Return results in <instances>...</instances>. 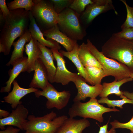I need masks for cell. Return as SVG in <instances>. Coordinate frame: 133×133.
Masks as SVG:
<instances>
[{
    "mask_svg": "<svg viewBox=\"0 0 133 133\" xmlns=\"http://www.w3.org/2000/svg\"><path fill=\"white\" fill-rule=\"evenodd\" d=\"M34 4L30 11L39 25L49 29L57 24L59 14L50 0H33Z\"/></svg>",
    "mask_w": 133,
    "mask_h": 133,
    "instance_id": "cell-7",
    "label": "cell"
},
{
    "mask_svg": "<svg viewBox=\"0 0 133 133\" xmlns=\"http://www.w3.org/2000/svg\"><path fill=\"white\" fill-rule=\"evenodd\" d=\"M108 123L106 125H104L100 127L99 133H116V130L112 127L109 131H108L107 128Z\"/></svg>",
    "mask_w": 133,
    "mask_h": 133,
    "instance_id": "cell-35",
    "label": "cell"
},
{
    "mask_svg": "<svg viewBox=\"0 0 133 133\" xmlns=\"http://www.w3.org/2000/svg\"><path fill=\"white\" fill-rule=\"evenodd\" d=\"M25 47V52L28 56L27 71L30 73L34 71L35 62L39 58L41 52L38 42L32 37Z\"/></svg>",
    "mask_w": 133,
    "mask_h": 133,
    "instance_id": "cell-20",
    "label": "cell"
},
{
    "mask_svg": "<svg viewBox=\"0 0 133 133\" xmlns=\"http://www.w3.org/2000/svg\"><path fill=\"white\" fill-rule=\"evenodd\" d=\"M85 68L86 72L85 81L92 86L101 84L102 79L107 76L102 68L93 66H87Z\"/></svg>",
    "mask_w": 133,
    "mask_h": 133,
    "instance_id": "cell-25",
    "label": "cell"
},
{
    "mask_svg": "<svg viewBox=\"0 0 133 133\" xmlns=\"http://www.w3.org/2000/svg\"><path fill=\"white\" fill-rule=\"evenodd\" d=\"M120 38L130 41L133 40V27L125 28L122 31L113 34Z\"/></svg>",
    "mask_w": 133,
    "mask_h": 133,
    "instance_id": "cell-31",
    "label": "cell"
},
{
    "mask_svg": "<svg viewBox=\"0 0 133 133\" xmlns=\"http://www.w3.org/2000/svg\"><path fill=\"white\" fill-rule=\"evenodd\" d=\"M74 0H51L56 13L59 14L67 8L69 7Z\"/></svg>",
    "mask_w": 133,
    "mask_h": 133,
    "instance_id": "cell-29",
    "label": "cell"
},
{
    "mask_svg": "<svg viewBox=\"0 0 133 133\" xmlns=\"http://www.w3.org/2000/svg\"><path fill=\"white\" fill-rule=\"evenodd\" d=\"M90 125L89 121L86 118L78 119L67 117L55 133H82Z\"/></svg>",
    "mask_w": 133,
    "mask_h": 133,
    "instance_id": "cell-16",
    "label": "cell"
},
{
    "mask_svg": "<svg viewBox=\"0 0 133 133\" xmlns=\"http://www.w3.org/2000/svg\"><path fill=\"white\" fill-rule=\"evenodd\" d=\"M78 56L84 67L93 66L102 69V66L90 51L86 44L84 42L79 46Z\"/></svg>",
    "mask_w": 133,
    "mask_h": 133,
    "instance_id": "cell-23",
    "label": "cell"
},
{
    "mask_svg": "<svg viewBox=\"0 0 133 133\" xmlns=\"http://www.w3.org/2000/svg\"><path fill=\"white\" fill-rule=\"evenodd\" d=\"M27 60L28 57H24L16 60L12 64L13 68L9 71V79L6 83V86L1 88L0 92L9 93L11 84L21 72L27 71Z\"/></svg>",
    "mask_w": 133,
    "mask_h": 133,
    "instance_id": "cell-18",
    "label": "cell"
},
{
    "mask_svg": "<svg viewBox=\"0 0 133 133\" xmlns=\"http://www.w3.org/2000/svg\"><path fill=\"white\" fill-rule=\"evenodd\" d=\"M42 31L47 39H52L60 43L67 51H72L77 43V41L71 39L61 32L57 24L49 29Z\"/></svg>",
    "mask_w": 133,
    "mask_h": 133,
    "instance_id": "cell-13",
    "label": "cell"
},
{
    "mask_svg": "<svg viewBox=\"0 0 133 133\" xmlns=\"http://www.w3.org/2000/svg\"><path fill=\"white\" fill-rule=\"evenodd\" d=\"M133 80L132 78L129 77L119 81L114 80L110 83L104 82L102 84V91L99 96L102 97H107L109 95L113 94L119 96L123 95V91L120 90V87L123 84Z\"/></svg>",
    "mask_w": 133,
    "mask_h": 133,
    "instance_id": "cell-22",
    "label": "cell"
},
{
    "mask_svg": "<svg viewBox=\"0 0 133 133\" xmlns=\"http://www.w3.org/2000/svg\"><path fill=\"white\" fill-rule=\"evenodd\" d=\"M34 93L37 98L43 96L47 98V108L50 109L55 108L58 110L62 109L66 106L71 96L69 91H58L50 83L44 90H39Z\"/></svg>",
    "mask_w": 133,
    "mask_h": 133,
    "instance_id": "cell-8",
    "label": "cell"
},
{
    "mask_svg": "<svg viewBox=\"0 0 133 133\" xmlns=\"http://www.w3.org/2000/svg\"><path fill=\"white\" fill-rule=\"evenodd\" d=\"M32 37L28 29L17 41L12 44L14 47L10 60L6 64L7 66L11 65L14 61L24 57L23 53L25 50V46L27 42H29Z\"/></svg>",
    "mask_w": 133,
    "mask_h": 133,
    "instance_id": "cell-21",
    "label": "cell"
},
{
    "mask_svg": "<svg viewBox=\"0 0 133 133\" xmlns=\"http://www.w3.org/2000/svg\"><path fill=\"white\" fill-rule=\"evenodd\" d=\"M119 97L122 99L111 100L107 97H102L98 100V101L100 103L106 104L109 107H112L113 108L117 107L122 109L123 105L126 103L133 104V100L128 99L123 95H121Z\"/></svg>",
    "mask_w": 133,
    "mask_h": 133,
    "instance_id": "cell-26",
    "label": "cell"
},
{
    "mask_svg": "<svg viewBox=\"0 0 133 133\" xmlns=\"http://www.w3.org/2000/svg\"><path fill=\"white\" fill-rule=\"evenodd\" d=\"M34 71L33 77L29 86L30 87L40 88L43 90L49 83L47 70L40 58L35 62Z\"/></svg>",
    "mask_w": 133,
    "mask_h": 133,
    "instance_id": "cell-15",
    "label": "cell"
},
{
    "mask_svg": "<svg viewBox=\"0 0 133 133\" xmlns=\"http://www.w3.org/2000/svg\"><path fill=\"white\" fill-rule=\"evenodd\" d=\"M110 123L112 128L115 129L118 128L126 129L131 130L133 133V116L130 120L127 123H121L116 120H115Z\"/></svg>",
    "mask_w": 133,
    "mask_h": 133,
    "instance_id": "cell-32",
    "label": "cell"
},
{
    "mask_svg": "<svg viewBox=\"0 0 133 133\" xmlns=\"http://www.w3.org/2000/svg\"><path fill=\"white\" fill-rule=\"evenodd\" d=\"M52 51L57 63V68L54 79V83H61L64 85L70 82H74L79 76L76 73L68 70L65 66L63 55L57 49L52 48Z\"/></svg>",
    "mask_w": 133,
    "mask_h": 133,
    "instance_id": "cell-10",
    "label": "cell"
},
{
    "mask_svg": "<svg viewBox=\"0 0 133 133\" xmlns=\"http://www.w3.org/2000/svg\"><path fill=\"white\" fill-rule=\"evenodd\" d=\"M67 117L65 115L57 117L53 111L40 117L29 115L22 126L23 130L24 133H55Z\"/></svg>",
    "mask_w": 133,
    "mask_h": 133,
    "instance_id": "cell-3",
    "label": "cell"
},
{
    "mask_svg": "<svg viewBox=\"0 0 133 133\" xmlns=\"http://www.w3.org/2000/svg\"><path fill=\"white\" fill-rule=\"evenodd\" d=\"M124 4L126 9L127 16L126 19L121 25V29L125 28L133 27V7L130 6L126 0H120Z\"/></svg>",
    "mask_w": 133,
    "mask_h": 133,
    "instance_id": "cell-30",
    "label": "cell"
},
{
    "mask_svg": "<svg viewBox=\"0 0 133 133\" xmlns=\"http://www.w3.org/2000/svg\"><path fill=\"white\" fill-rule=\"evenodd\" d=\"M86 44L90 51L102 66L107 76H113L115 78V80L116 81L130 77L131 72L125 65L105 56L89 39H87Z\"/></svg>",
    "mask_w": 133,
    "mask_h": 133,
    "instance_id": "cell-6",
    "label": "cell"
},
{
    "mask_svg": "<svg viewBox=\"0 0 133 133\" xmlns=\"http://www.w3.org/2000/svg\"><path fill=\"white\" fill-rule=\"evenodd\" d=\"M123 95L129 99L133 100V92H130L128 91H123Z\"/></svg>",
    "mask_w": 133,
    "mask_h": 133,
    "instance_id": "cell-37",
    "label": "cell"
},
{
    "mask_svg": "<svg viewBox=\"0 0 133 133\" xmlns=\"http://www.w3.org/2000/svg\"><path fill=\"white\" fill-rule=\"evenodd\" d=\"M9 113L6 111L0 109V119L8 117L10 115Z\"/></svg>",
    "mask_w": 133,
    "mask_h": 133,
    "instance_id": "cell-36",
    "label": "cell"
},
{
    "mask_svg": "<svg viewBox=\"0 0 133 133\" xmlns=\"http://www.w3.org/2000/svg\"><path fill=\"white\" fill-rule=\"evenodd\" d=\"M130 77L133 79V73L131 72L130 74Z\"/></svg>",
    "mask_w": 133,
    "mask_h": 133,
    "instance_id": "cell-38",
    "label": "cell"
},
{
    "mask_svg": "<svg viewBox=\"0 0 133 133\" xmlns=\"http://www.w3.org/2000/svg\"><path fill=\"white\" fill-rule=\"evenodd\" d=\"M30 23L28 30L32 37L39 43L46 47L60 50L61 47L59 43L50 39H46L39 27L37 24L35 19L31 11L30 13Z\"/></svg>",
    "mask_w": 133,
    "mask_h": 133,
    "instance_id": "cell-17",
    "label": "cell"
},
{
    "mask_svg": "<svg viewBox=\"0 0 133 133\" xmlns=\"http://www.w3.org/2000/svg\"><path fill=\"white\" fill-rule=\"evenodd\" d=\"M38 44L41 52L39 58L47 70L49 82L53 83L57 68L53 62V60H56L55 59L51 49L48 48L39 42Z\"/></svg>",
    "mask_w": 133,
    "mask_h": 133,
    "instance_id": "cell-19",
    "label": "cell"
},
{
    "mask_svg": "<svg viewBox=\"0 0 133 133\" xmlns=\"http://www.w3.org/2000/svg\"><path fill=\"white\" fill-rule=\"evenodd\" d=\"M30 11L23 9L10 10L5 20L0 35V52L9 54L15 40L28 29Z\"/></svg>",
    "mask_w": 133,
    "mask_h": 133,
    "instance_id": "cell-1",
    "label": "cell"
},
{
    "mask_svg": "<svg viewBox=\"0 0 133 133\" xmlns=\"http://www.w3.org/2000/svg\"><path fill=\"white\" fill-rule=\"evenodd\" d=\"M119 111L116 108L105 107L100 104L96 98H91L86 102H74L69 109L68 114L70 117L79 116L83 118H90L102 122L104 119L102 115L104 113Z\"/></svg>",
    "mask_w": 133,
    "mask_h": 133,
    "instance_id": "cell-5",
    "label": "cell"
},
{
    "mask_svg": "<svg viewBox=\"0 0 133 133\" xmlns=\"http://www.w3.org/2000/svg\"><path fill=\"white\" fill-rule=\"evenodd\" d=\"M101 49L105 56L124 64L133 73V40L123 39L113 34Z\"/></svg>",
    "mask_w": 133,
    "mask_h": 133,
    "instance_id": "cell-2",
    "label": "cell"
},
{
    "mask_svg": "<svg viewBox=\"0 0 133 133\" xmlns=\"http://www.w3.org/2000/svg\"><path fill=\"white\" fill-rule=\"evenodd\" d=\"M93 3L88 5L80 15L81 19L86 28L97 16L109 10H113L118 15L111 0H93Z\"/></svg>",
    "mask_w": 133,
    "mask_h": 133,
    "instance_id": "cell-9",
    "label": "cell"
},
{
    "mask_svg": "<svg viewBox=\"0 0 133 133\" xmlns=\"http://www.w3.org/2000/svg\"><path fill=\"white\" fill-rule=\"evenodd\" d=\"M34 4L32 0H14L7 4V6L10 11L21 8L30 11Z\"/></svg>",
    "mask_w": 133,
    "mask_h": 133,
    "instance_id": "cell-27",
    "label": "cell"
},
{
    "mask_svg": "<svg viewBox=\"0 0 133 133\" xmlns=\"http://www.w3.org/2000/svg\"><path fill=\"white\" fill-rule=\"evenodd\" d=\"M13 88L11 91L3 98L4 101L11 104L12 108L16 109L19 104H22L21 99L26 95L35 92L39 90L38 88L30 87L28 88L20 87L15 80L13 82Z\"/></svg>",
    "mask_w": 133,
    "mask_h": 133,
    "instance_id": "cell-14",
    "label": "cell"
},
{
    "mask_svg": "<svg viewBox=\"0 0 133 133\" xmlns=\"http://www.w3.org/2000/svg\"><path fill=\"white\" fill-rule=\"evenodd\" d=\"M57 25L61 32L73 40H82L86 35L80 16L69 7L59 14Z\"/></svg>",
    "mask_w": 133,
    "mask_h": 133,
    "instance_id": "cell-4",
    "label": "cell"
},
{
    "mask_svg": "<svg viewBox=\"0 0 133 133\" xmlns=\"http://www.w3.org/2000/svg\"><path fill=\"white\" fill-rule=\"evenodd\" d=\"M0 11L2 12L5 20L10 13V11L6 4V0H0Z\"/></svg>",
    "mask_w": 133,
    "mask_h": 133,
    "instance_id": "cell-33",
    "label": "cell"
},
{
    "mask_svg": "<svg viewBox=\"0 0 133 133\" xmlns=\"http://www.w3.org/2000/svg\"><path fill=\"white\" fill-rule=\"evenodd\" d=\"M29 113L23 105H19L12 110L8 117L0 119V128L3 130L6 129V126H13L23 130L22 126L27 120Z\"/></svg>",
    "mask_w": 133,
    "mask_h": 133,
    "instance_id": "cell-11",
    "label": "cell"
},
{
    "mask_svg": "<svg viewBox=\"0 0 133 133\" xmlns=\"http://www.w3.org/2000/svg\"><path fill=\"white\" fill-rule=\"evenodd\" d=\"M86 82L82 77L79 76L74 82L78 90L77 94L73 100L74 102L84 101L87 97L96 98L100 94L102 89V84L91 86Z\"/></svg>",
    "mask_w": 133,
    "mask_h": 133,
    "instance_id": "cell-12",
    "label": "cell"
},
{
    "mask_svg": "<svg viewBox=\"0 0 133 133\" xmlns=\"http://www.w3.org/2000/svg\"><path fill=\"white\" fill-rule=\"evenodd\" d=\"M93 3V0H74L69 8L80 16L88 5Z\"/></svg>",
    "mask_w": 133,
    "mask_h": 133,
    "instance_id": "cell-28",
    "label": "cell"
},
{
    "mask_svg": "<svg viewBox=\"0 0 133 133\" xmlns=\"http://www.w3.org/2000/svg\"><path fill=\"white\" fill-rule=\"evenodd\" d=\"M133 133L132 132H131V133Z\"/></svg>",
    "mask_w": 133,
    "mask_h": 133,
    "instance_id": "cell-39",
    "label": "cell"
},
{
    "mask_svg": "<svg viewBox=\"0 0 133 133\" xmlns=\"http://www.w3.org/2000/svg\"><path fill=\"white\" fill-rule=\"evenodd\" d=\"M79 47V46L77 43L72 50L70 51H65L62 50H60L59 51L64 56L67 57L72 61L76 67L80 76L85 80L86 72L85 68L81 63L78 56Z\"/></svg>",
    "mask_w": 133,
    "mask_h": 133,
    "instance_id": "cell-24",
    "label": "cell"
},
{
    "mask_svg": "<svg viewBox=\"0 0 133 133\" xmlns=\"http://www.w3.org/2000/svg\"><path fill=\"white\" fill-rule=\"evenodd\" d=\"M20 130L18 128H15L12 126H8L6 129L0 131V133H18Z\"/></svg>",
    "mask_w": 133,
    "mask_h": 133,
    "instance_id": "cell-34",
    "label": "cell"
}]
</instances>
